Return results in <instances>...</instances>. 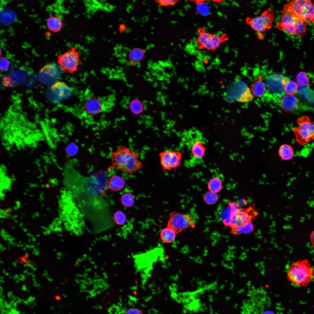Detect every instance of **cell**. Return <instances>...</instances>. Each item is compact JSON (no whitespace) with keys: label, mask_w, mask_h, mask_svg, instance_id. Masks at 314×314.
<instances>
[{"label":"cell","mask_w":314,"mask_h":314,"mask_svg":"<svg viewBox=\"0 0 314 314\" xmlns=\"http://www.w3.org/2000/svg\"><path fill=\"white\" fill-rule=\"evenodd\" d=\"M183 140L190 155L186 165L193 166L202 163L206 150L202 133L195 128H191L184 132Z\"/></svg>","instance_id":"cell-1"},{"label":"cell","mask_w":314,"mask_h":314,"mask_svg":"<svg viewBox=\"0 0 314 314\" xmlns=\"http://www.w3.org/2000/svg\"><path fill=\"white\" fill-rule=\"evenodd\" d=\"M139 157L136 152L124 146H120L111 154L112 167H117L125 173H135L143 167L142 162L139 159Z\"/></svg>","instance_id":"cell-2"},{"label":"cell","mask_w":314,"mask_h":314,"mask_svg":"<svg viewBox=\"0 0 314 314\" xmlns=\"http://www.w3.org/2000/svg\"><path fill=\"white\" fill-rule=\"evenodd\" d=\"M314 270L307 259L299 261L292 263L287 270V277L293 285L297 287L306 286L311 281Z\"/></svg>","instance_id":"cell-3"},{"label":"cell","mask_w":314,"mask_h":314,"mask_svg":"<svg viewBox=\"0 0 314 314\" xmlns=\"http://www.w3.org/2000/svg\"><path fill=\"white\" fill-rule=\"evenodd\" d=\"M307 24L298 18L284 6L281 13V19L277 23V27L290 35L300 38L305 34Z\"/></svg>","instance_id":"cell-4"},{"label":"cell","mask_w":314,"mask_h":314,"mask_svg":"<svg viewBox=\"0 0 314 314\" xmlns=\"http://www.w3.org/2000/svg\"><path fill=\"white\" fill-rule=\"evenodd\" d=\"M284 6L292 14L307 24L314 20V4L310 0H292Z\"/></svg>","instance_id":"cell-5"},{"label":"cell","mask_w":314,"mask_h":314,"mask_svg":"<svg viewBox=\"0 0 314 314\" xmlns=\"http://www.w3.org/2000/svg\"><path fill=\"white\" fill-rule=\"evenodd\" d=\"M297 126L293 128L296 141L301 145L306 144L314 140V124L309 117L304 116L299 118Z\"/></svg>","instance_id":"cell-6"},{"label":"cell","mask_w":314,"mask_h":314,"mask_svg":"<svg viewBox=\"0 0 314 314\" xmlns=\"http://www.w3.org/2000/svg\"><path fill=\"white\" fill-rule=\"evenodd\" d=\"M198 32L199 35L195 43L200 49L215 51L222 42L228 39L226 34L220 36L213 34L205 31L202 28L198 29Z\"/></svg>","instance_id":"cell-7"},{"label":"cell","mask_w":314,"mask_h":314,"mask_svg":"<svg viewBox=\"0 0 314 314\" xmlns=\"http://www.w3.org/2000/svg\"><path fill=\"white\" fill-rule=\"evenodd\" d=\"M57 63L64 72L73 74L77 71L81 61L78 52L75 48L72 47L58 56Z\"/></svg>","instance_id":"cell-8"},{"label":"cell","mask_w":314,"mask_h":314,"mask_svg":"<svg viewBox=\"0 0 314 314\" xmlns=\"http://www.w3.org/2000/svg\"><path fill=\"white\" fill-rule=\"evenodd\" d=\"M274 13L269 9L261 14L254 18L247 17V24L254 30L260 33L269 29L272 26L274 18Z\"/></svg>","instance_id":"cell-9"},{"label":"cell","mask_w":314,"mask_h":314,"mask_svg":"<svg viewBox=\"0 0 314 314\" xmlns=\"http://www.w3.org/2000/svg\"><path fill=\"white\" fill-rule=\"evenodd\" d=\"M193 218L188 215L183 214L174 211L170 214L167 227L174 230L177 233L190 227H194Z\"/></svg>","instance_id":"cell-10"},{"label":"cell","mask_w":314,"mask_h":314,"mask_svg":"<svg viewBox=\"0 0 314 314\" xmlns=\"http://www.w3.org/2000/svg\"><path fill=\"white\" fill-rule=\"evenodd\" d=\"M290 80L287 76L280 73H274L267 77L266 85L270 91L279 98L285 94L284 87Z\"/></svg>","instance_id":"cell-11"},{"label":"cell","mask_w":314,"mask_h":314,"mask_svg":"<svg viewBox=\"0 0 314 314\" xmlns=\"http://www.w3.org/2000/svg\"><path fill=\"white\" fill-rule=\"evenodd\" d=\"M158 155L164 171L176 168L181 164L182 155L179 151L167 150L160 152Z\"/></svg>","instance_id":"cell-12"},{"label":"cell","mask_w":314,"mask_h":314,"mask_svg":"<svg viewBox=\"0 0 314 314\" xmlns=\"http://www.w3.org/2000/svg\"><path fill=\"white\" fill-rule=\"evenodd\" d=\"M249 209H238L231 214L228 226L232 228L251 221L252 216L249 213Z\"/></svg>","instance_id":"cell-13"},{"label":"cell","mask_w":314,"mask_h":314,"mask_svg":"<svg viewBox=\"0 0 314 314\" xmlns=\"http://www.w3.org/2000/svg\"><path fill=\"white\" fill-rule=\"evenodd\" d=\"M84 110L88 114L96 115L105 109L104 104L101 100L94 96L87 98L84 104Z\"/></svg>","instance_id":"cell-14"},{"label":"cell","mask_w":314,"mask_h":314,"mask_svg":"<svg viewBox=\"0 0 314 314\" xmlns=\"http://www.w3.org/2000/svg\"><path fill=\"white\" fill-rule=\"evenodd\" d=\"M278 104L279 107L283 111L291 113L297 109L299 101L294 95L285 94L279 98Z\"/></svg>","instance_id":"cell-15"},{"label":"cell","mask_w":314,"mask_h":314,"mask_svg":"<svg viewBox=\"0 0 314 314\" xmlns=\"http://www.w3.org/2000/svg\"><path fill=\"white\" fill-rule=\"evenodd\" d=\"M51 90L58 101L67 99L72 93L70 88L62 81H57L54 83L52 85Z\"/></svg>","instance_id":"cell-16"},{"label":"cell","mask_w":314,"mask_h":314,"mask_svg":"<svg viewBox=\"0 0 314 314\" xmlns=\"http://www.w3.org/2000/svg\"><path fill=\"white\" fill-rule=\"evenodd\" d=\"M60 69L55 63H50L44 65L40 72L41 74H44L49 78L56 79L58 78L60 76Z\"/></svg>","instance_id":"cell-17"},{"label":"cell","mask_w":314,"mask_h":314,"mask_svg":"<svg viewBox=\"0 0 314 314\" xmlns=\"http://www.w3.org/2000/svg\"><path fill=\"white\" fill-rule=\"evenodd\" d=\"M146 50L144 49L135 48L131 50L128 54L130 64L133 65L140 62L144 58Z\"/></svg>","instance_id":"cell-18"},{"label":"cell","mask_w":314,"mask_h":314,"mask_svg":"<svg viewBox=\"0 0 314 314\" xmlns=\"http://www.w3.org/2000/svg\"><path fill=\"white\" fill-rule=\"evenodd\" d=\"M47 25L49 30L53 32H57L60 31L62 28V21L59 17H51L47 19Z\"/></svg>","instance_id":"cell-19"},{"label":"cell","mask_w":314,"mask_h":314,"mask_svg":"<svg viewBox=\"0 0 314 314\" xmlns=\"http://www.w3.org/2000/svg\"><path fill=\"white\" fill-rule=\"evenodd\" d=\"M278 154L282 159L287 160L293 157L294 151L291 146L287 144H284L279 147L278 150Z\"/></svg>","instance_id":"cell-20"},{"label":"cell","mask_w":314,"mask_h":314,"mask_svg":"<svg viewBox=\"0 0 314 314\" xmlns=\"http://www.w3.org/2000/svg\"><path fill=\"white\" fill-rule=\"evenodd\" d=\"M254 228V225L251 221L240 226L231 228V232L235 235L247 234L252 232Z\"/></svg>","instance_id":"cell-21"},{"label":"cell","mask_w":314,"mask_h":314,"mask_svg":"<svg viewBox=\"0 0 314 314\" xmlns=\"http://www.w3.org/2000/svg\"><path fill=\"white\" fill-rule=\"evenodd\" d=\"M124 180L122 177L117 175L112 176L108 183L110 188L112 190L118 191L122 190L125 186Z\"/></svg>","instance_id":"cell-22"},{"label":"cell","mask_w":314,"mask_h":314,"mask_svg":"<svg viewBox=\"0 0 314 314\" xmlns=\"http://www.w3.org/2000/svg\"><path fill=\"white\" fill-rule=\"evenodd\" d=\"M176 234V232L172 229L167 227L161 230L160 236L163 242L170 243L174 241Z\"/></svg>","instance_id":"cell-23"},{"label":"cell","mask_w":314,"mask_h":314,"mask_svg":"<svg viewBox=\"0 0 314 314\" xmlns=\"http://www.w3.org/2000/svg\"><path fill=\"white\" fill-rule=\"evenodd\" d=\"M252 92L253 95L257 97H261L265 93L266 86L265 84L262 81L258 80L251 84Z\"/></svg>","instance_id":"cell-24"},{"label":"cell","mask_w":314,"mask_h":314,"mask_svg":"<svg viewBox=\"0 0 314 314\" xmlns=\"http://www.w3.org/2000/svg\"><path fill=\"white\" fill-rule=\"evenodd\" d=\"M208 188L210 191L215 193L219 192L222 188L221 180L217 177L212 178L208 183Z\"/></svg>","instance_id":"cell-25"},{"label":"cell","mask_w":314,"mask_h":314,"mask_svg":"<svg viewBox=\"0 0 314 314\" xmlns=\"http://www.w3.org/2000/svg\"><path fill=\"white\" fill-rule=\"evenodd\" d=\"M253 96L249 88L245 86L236 99L238 102L241 103L248 102L253 99Z\"/></svg>","instance_id":"cell-26"},{"label":"cell","mask_w":314,"mask_h":314,"mask_svg":"<svg viewBox=\"0 0 314 314\" xmlns=\"http://www.w3.org/2000/svg\"><path fill=\"white\" fill-rule=\"evenodd\" d=\"M219 197L217 193L209 191L206 192L204 196L203 200L207 204L213 205L218 201Z\"/></svg>","instance_id":"cell-27"},{"label":"cell","mask_w":314,"mask_h":314,"mask_svg":"<svg viewBox=\"0 0 314 314\" xmlns=\"http://www.w3.org/2000/svg\"><path fill=\"white\" fill-rule=\"evenodd\" d=\"M121 200L122 204L126 207L132 206L134 202L133 195L130 193L124 194L121 197Z\"/></svg>","instance_id":"cell-28"},{"label":"cell","mask_w":314,"mask_h":314,"mask_svg":"<svg viewBox=\"0 0 314 314\" xmlns=\"http://www.w3.org/2000/svg\"><path fill=\"white\" fill-rule=\"evenodd\" d=\"M298 86L294 82L290 80L288 81L284 87V91L286 94L292 95L296 93L297 92Z\"/></svg>","instance_id":"cell-29"},{"label":"cell","mask_w":314,"mask_h":314,"mask_svg":"<svg viewBox=\"0 0 314 314\" xmlns=\"http://www.w3.org/2000/svg\"><path fill=\"white\" fill-rule=\"evenodd\" d=\"M298 84L300 86H304L308 84L309 79L307 74L303 71L299 72L296 76Z\"/></svg>","instance_id":"cell-30"},{"label":"cell","mask_w":314,"mask_h":314,"mask_svg":"<svg viewBox=\"0 0 314 314\" xmlns=\"http://www.w3.org/2000/svg\"><path fill=\"white\" fill-rule=\"evenodd\" d=\"M130 107L131 112L133 114H135L140 113L143 109V106L142 103L138 100H134L132 101L130 103Z\"/></svg>","instance_id":"cell-31"},{"label":"cell","mask_w":314,"mask_h":314,"mask_svg":"<svg viewBox=\"0 0 314 314\" xmlns=\"http://www.w3.org/2000/svg\"><path fill=\"white\" fill-rule=\"evenodd\" d=\"M113 219L116 224L119 225H122L125 222L126 220V217L123 213L119 211L115 213Z\"/></svg>","instance_id":"cell-32"},{"label":"cell","mask_w":314,"mask_h":314,"mask_svg":"<svg viewBox=\"0 0 314 314\" xmlns=\"http://www.w3.org/2000/svg\"><path fill=\"white\" fill-rule=\"evenodd\" d=\"M78 151L76 145L73 143H71L68 144L65 149L67 154L70 156H73L76 154Z\"/></svg>","instance_id":"cell-33"},{"label":"cell","mask_w":314,"mask_h":314,"mask_svg":"<svg viewBox=\"0 0 314 314\" xmlns=\"http://www.w3.org/2000/svg\"><path fill=\"white\" fill-rule=\"evenodd\" d=\"M9 66V62L6 58L1 57L0 58V69L1 72L6 70Z\"/></svg>","instance_id":"cell-34"},{"label":"cell","mask_w":314,"mask_h":314,"mask_svg":"<svg viewBox=\"0 0 314 314\" xmlns=\"http://www.w3.org/2000/svg\"><path fill=\"white\" fill-rule=\"evenodd\" d=\"M156 2L161 6H174L176 4L177 0H156Z\"/></svg>","instance_id":"cell-35"},{"label":"cell","mask_w":314,"mask_h":314,"mask_svg":"<svg viewBox=\"0 0 314 314\" xmlns=\"http://www.w3.org/2000/svg\"><path fill=\"white\" fill-rule=\"evenodd\" d=\"M125 314H143L142 311L137 308H131L127 309Z\"/></svg>","instance_id":"cell-36"},{"label":"cell","mask_w":314,"mask_h":314,"mask_svg":"<svg viewBox=\"0 0 314 314\" xmlns=\"http://www.w3.org/2000/svg\"><path fill=\"white\" fill-rule=\"evenodd\" d=\"M208 1L207 0H193L191 1L197 5H202Z\"/></svg>","instance_id":"cell-37"},{"label":"cell","mask_w":314,"mask_h":314,"mask_svg":"<svg viewBox=\"0 0 314 314\" xmlns=\"http://www.w3.org/2000/svg\"><path fill=\"white\" fill-rule=\"evenodd\" d=\"M310 238L312 244L314 247V231L312 232Z\"/></svg>","instance_id":"cell-38"},{"label":"cell","mask_w":314,"mask_h":314,"mask_svg":"<svg viewBox=\"0 0 314 314\" xmlns=\"http://www.w3.org/2000/svg\"><path fill=\"white\" fill-rule=\"evenodd\" d=\"M313 4H314V3Z\"/></svg>","instance_id":"cell-39"}]
</instances>
